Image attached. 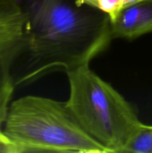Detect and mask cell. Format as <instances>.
<instances>
[{"label": "cell", "instance_id": "obj_6", "mask_svg": "<svg viewBox=\"0 0 152 153\" xmlns=\"http://www.w3.org/2000/svg\"><path fill=\"white\" fill-rule=\"evenodd\" d=\"M25 21V10L13 14L0 16V50L23 38Z\"/></svg>", "mask_w": 152, "mask_h": 153}, {"label": "cell", "instance_id": "obj_9", "mask_svg": "<svg viewBox=\"0 0 152 153\" xmlns=\"http://www.w3.org/2000/svg\"><path fill=\"white\" fill-rule=\"evenodd\" d=\"M24 7L18 0H0V16L19 13Z\"/></svg>", "mask_w": 152, "mask_h": 153}, {"label": "cell", "instance_id": "obj_8", "mask_svg": "<svg viewBox=\"0 0 152 153\" xmlns=\"http://www.w3.org/2000/svg\"><path fill=\"white\" fill-rule=\"evenodd\" d=\"M125 6V0H98L97 9L106 13L110 19L114 17Z\"/></svg>", "mask_w": 152, "mask_h": 153}, {"label": "cell", "instance_id": "obj_10", "mask_svg": "<svg viewBox=\"0 0 152 153\" xmlns=\"http://www.w3.org/2000/svg\"><path fill=\"white\" fill-rule=\"evenodd\" d=\"M0 153H19L14 143L1 129L0 130Z\"/></svg>", "mask_w": 152, "mask_h": 153}, {"label": "cell", "instance_id": "obj_5", "mask_svg": "<svg viewBox=\"0 0 152 153\" xmlns=\"http://www.w3.org/2000/svg\"><path fill=\"white\" fill-rule=\"evenodd\" d=\"M24 37L19 41L0 50V130L5 122L10 102L16 85L11 67L22 53Z\"/></svg>", "mask_w": 152, "mask_h": 153}, {"label": "cell", "instance_id": "obj_1", "mask_svg": "<svg viewBox=\"0 0 152 153\" xmlns=\"http://www.w3.org/2000/svg\"><path fill=\"white\" fill-rule=\"evenodd\" d=\"M24 10L25 70L16 85L89 65L113 40L109 16L74 0H27Z\"/></svg>", "mask_w": 152, "mask_h": 153}, {"label": "cell", "instance_id": "obj_4", "mask_svg": "<svg viewBox=\"0 0 152 153\" xmlns=\"http://www.w3.org/2000/svg\"><path fill=\"white\" fill-rule=\"evenodd\" d=\"M110 22L113 39L131 40L152 33V0H138L124 6Z\"/></svg>", "mask_w": 152, "mask_h": 153}, {"label": "cell", "instance_id": "obj_7", "mask_svg": "<svg viewBox=\"0 0 152 153\" xmlns=\"http://www.w3.org/2000/svg\"><path fill=\"white\" fill-rule=\"evenodd\" d=\"M124 152L152 153V125L142 123L124 149Z\"/></svg>", "mask_w": 152, "mask_h": 153}, {"label": "cell", "instance_id": "obj_2", "mask_svg": "<svg viewBox=\"0 0 152 153\" xmlns=\"http://www.w3.org/2000/svg\"><path fill=\"white\" fill-rule=\"evenodd\" d=\"M4 125L19 153H109L85 131L66 102L22 97L10 105Z\"/></svg>", "mask_w": 152, "mask_h": 153}, {"label": "cell", "instance_id": "obj_11", "mask_svg": "<svg viewBox=\"0 0 152 153\" xmlns=\"http://www.w3.org/2000/svg\"><path fill=\"white\" fill-rule=\"evenodd\" d=\"M79 5H86L97 8L98 0H74Z\"/></svg>", "mask_w": 152, "mask_h": 153}, {"label": "cell", "instance_id": "obj_3", "mask_svg": "<svg viewBox=\"0 0 152 153\" xmlns=\"http://www.w3.org/2000/svg\"><path fill=\"white\" fill-rule=\"evenodd\" d=\"M67 107L78 123L109 153H123L142 123L129 102L89 65L66 73Z\"/></svg>", "mask_w": 152, "mask_h": 153}]
</instances>
